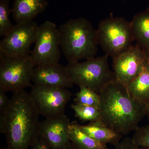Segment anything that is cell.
Here are the masks:
<instances>
[{
  "label": "cell",
  "instance_id": "obj_20",
  "mask_svg": "<svg viewBox=\"0 0 149 149\" xmlns=\"http://www.w3.org/2000/svg\"><path fill=\"white\" fill-rule=\"evenodd\" d=\"M10 0H0V37H3L13 28L10 16L12 9L10 8Z\"/></svg>",
  "mask_w": 149,
  "mask_h": 149
},
{
  "label": "cell",
  "instance_id": "obj_22",
  "mask_svg": "<svg viewBox=\"0 0 149 149\" xmlns=\"http://www.w3.org/2000/svg\"><path fill=\"white\" fill-rule=\"evenodd\" d=\"M113 149H140V147L137 146L132 138L125 137L122 139L116 145Z\"/></svg>",
  "mask_w": 149,
  "mask_h": 149
},
{
  "label": "cell",
  "instance_id": "obj_19",
  "mask_svg": "<svg viewBox=\"0 0 149 149\" xmlns=\"http://www.w3.org/2000/svg\"><path fill=\"white\" fill-rule=\"evenodd\" d=\"M75 104L96 107L100 109L101 97L100 94L85 87H80V91L74 99Z\"/></svg>",
  "mask_w": 149,
  "mask_h": 149
},
{
  "label": "cell",
  "instance_id": "obj_9",
  "mask_svg": "<svg viewBox=\"0 0 149 149\" xmlns=\"http://www.w3.org/2000/svg\"><path fill=\"white\" fill-rule=\"evenodd\" d=\"M39 26L35 21L17 23L0 42V54L10 57L30 54Z\"/></svg>",
  "mask_w": 149,
  "mask_h": 149
},
{
  "label": "cell",
  "instance_id": "obj_1",
  "mask_svg": "<svg viewBox=\"0 0 149 149\" xmlns=\"http://www.w3.org/2000/svg\"><path fill=\"white\" fill-rule=\"evenodd\" d=\"M8 109L0 115V133L8 149H29L39 137L40 122L37 108L24 90L13 92Z\"/></svg>",
  "mask_w": 149,
  "mask_h": 149
},
{
  "label": "cell",
  "instance_id": "obj_10",
  "mask_svg": "<svg viewBox=\"0 0 149 149\" xmlns=\"http://www.w3.org/2000/svg\"><path fill=\"white\" fill-rule=\"evenodd\" d=\"M113 59L115 80L126 86L148 63V54L137 45Z\"/></svg>",
  "mask_w": 149,
  "mask_h": 149
},
{
  "label": "cell",
  "instance_id": "obj_21",
  "mask_svg": "<svg viewBox=\"0 0 149 149\" xmlns=\"http://www.w3.org/2000/svg\"><path fill=\"white\" fill-rule=\"evenodd\" d=\"M132 139L139 147L149 148V125L139 127L135 131Z\"/></svg>",
  "mask_w": 149,
  "mask_h": 149
},
{
  "label": "cell",
  "instance_id": "obj_5",
  "mask_svg": "<svg viewBox=\"0 0 149 149\" xmlns=\"http://www.w3.org/2000/svg\"><path fill=\"white\" fill-rule=\"evenodd\" d=\"M99 45L105 54L113 58L133 45L134 37L131 22L120 17H110L99 23L97 29Z\"/></svg>",
  "mask_w": 149,
  "mask_h": 149
},
{
  "label": "cell",
  "instance_id": "obj_2",
  "mask_svg": "<svg viewBox=\"0 0 149 149\" xmlns=\"http://www.w3.org/2000/svg\"><path fill=\"white\" fill-rule=\"evenodd\" d=\"M100 95L102 123L123 136L139 128V123L146 115V104L133 97L126 86L115 80Z\"/></svg>",
  "mask_w": 149,
  "mask_h": 149
},
{
  "label": "cell",
  "instance_id": "obj_27",
  "mask_svg": "<svg viewBox=\"0 0 149 149\" xmlns=\"http://www.w3.org/2000/svg\"><path fill=\"white\" fill-rule=\"evenodd\" d=\"M140 149H149L148 147H140Z\"/></svg>",
  "mask_w": 149,
  "mask_h": 149
},
{
  "label": "cell",
  "instance_id": "obj_17",
  "mask_svg": "<svg viewBox=\"0 0 149 149\" xmlns=\"http://www.w3.org/2000/svg\"><path fill=\"white\" fill-rule=\"evenodd\" d=\"M68 134L70 142L79 149H109L107 145L96 141L84 133L75 121L70 122Z\"/></svg>",
  "mask_w": 149,
  "mask_h": 149
},
{
  "label": "cell",
  "instance_id": "obj_3",
  "mask_svg": "<svg viewBox=\"0 0 149 149\" xmlns=\"http://www.w3.org/2000/svg\"><path fill=\"white\" fill-rule=\"evenodd\" d=\"M59 29L61 52L68 63L95 57L99 44L97 29L88 19H71Z\"/></svg>",
  "mask_w": 149,
  "mask_h": 149
},
{
  "label": "cell",
  "instance_id": "obj_6",
  "mask_svg": "<svg viewBox=\"0 0 149 149\" xmlns=\"http://www.w3.org/2000/svg\"><path fill=\"white\" fill-rule=\"evenodd\" d=\"M35 67L30 54L10 57L0 54V89L13 93L31 86Z\"/></svg>",
  "mask_w": 149,
  "mask_h": 149
},
{
  "label": "cell",
  "instance_id": "obj_8",
  "mask_svg": "<svg viewBox=\"0 0 149 149\" xmlns=\"http://www.w3.org/2000/svg\"><path fill=\"white\" fill-rule=\"evenodd\" d=\"M29 94L39 114L46 118L65 114L72 96L66 88L35 84Z\"/></svg>",
  "mask_w": 149,
  "mask_h": 149
},
{
  "label": "cell",
  "instance_id": "obj_16",
  "mask_svg": "<svg viewBox=\"0 0 149 149\" xmlns=\"http://www.w3.org/2000/svg\"><path fill=\"white\" fill-rule=\"evenodd\" d=\"M131 95L138 101L146 104L149 100L148 63L141 73L126 86Z\"/></svg>",
  "mask_w": 149,
  "mask_h": 149
},
{
  "label": "cell",
  "instance_id": "obj_13",
  "mask_svg": "<svg viewBox=\"0 0 149 149\" xmlns=\"http://www.w3.org/2000/svg\"><path fill=\"white\" fill-rule=\"evenodd\" d=\"M46 0H15L12 13L17 23L33 21L47 8Z\"/></svg>",
  "mask_w": 149,
  "mask_h": 149
},
{
  "label": "cell",
  "instance_id": "obj_24",
  "mask_svg": "<svg viewBox=\"0 0 149 149\" xmlns=\"http://www.w3.org/2000/svg\"><path fill=\"white\" fill-rule=\"evenodd\" d=\"M29 149H51L44 139L39 136L31 145Z\"/></svg>",
  "mask_w": 149,
  "mask_h": 149
},
{
  "label": "cell",
  "instance_id": "obj_25",
  "mask_svg": "<svg viewBox=\"0 0 149 149\" xmlns=\"http://www.w3.org/2000/svg\"><path fill=\"white\" fill-rule=\"evenodd\" d=\"M65 149H79L77 146H75L73 143L70 142V143L68 144V146L66 147Z\"/></svg>",
  "mask_w": 149,
  "mask_h": 149
},
{
  "label": "cell",
  "instance_id": "obj_7",
  "mask_svg": "<svg viewBox=\"0 0 149 149\" xmlns=\"http://www.w3.org/2000/svg\"><path fill=\"white\" fill-rule=\"evenodd\" d=\"M34 44L30 55L35 66L58 63L61 54L60 37L54 23L47 20L39 26Z\"/></svg>",
  "mask_w": 149,
  "mask_h": 149
},
{
  "label": "cell",
  "instance_id": "obj_15",
  "mask_svg": "<svg viewBox=\"0 0 149 149\" xmlns=\"http://www.w3.org/2000/svg\"><path fill=\"white\" fill-rule=\"evenodd\" d=\"M136 45L149 53V10L137 14L131 22Z\"/></svg>",
  "mask_w": 149,
  "mask_h": 149
},
{
  "label": "cell",
  "instance_id": "obj_14",
  "mask_svg": "<svg viewBox=\"0 0 149 149\" xmlns=\"http://www.w3.org/2000/svg\"><path fill=\"white\" fill-rule=\"evenodd\" d=\"M78 126L84 133L102 143L115 146L121 140L123 135L104 125L100 120L90 122L87 125Z\"/></svg>",
  "mask_w": 149,
  "mask_h": 149
},
{
  "label": "cell",
  "instance_id": "obj_11",
  "mask_svg": "<svg viewBox=\"0 0 149 149\" xmlns=\"http://www.w3.org/2000/svg\"><path fill=\"white\" fill-rule=\"evenodd\" d=\"M70 121L65 114L46 118L40 122L39 136L51 149H65L70 142L68 128Z\"/></svg>",
  "mask_w": 149,
  "mask_h": 149
},
{
  "label": "cell",
  "instance_id": "obj_29",
  "mask_svg": "<svg viewBox=\"0 0 149 149\" xmlns=\"http://www.w3.org/2000/svg\"><path fill=\"white\" fill-rule=\"evenodd\" d=\"M1 149H8V148L7 147H6V148H1Z\"/></svg>",
  "mask_w": 149,
  "mask_h": 149
},
{
  "label": "cell",
  "instance_id": "obj_28",
  "mask_svg": "<svg viewBox=\"0 0 149 149\" xmlns=\"http://www.w3.org/2000/svg\"><path fill=\"white\" fill-rule=\"evenodd\" d=\"M148 63L149 65V53L148 54Z\"/></svg>",
  "mask_w": 149,
  "mask_h": 149
},
{
  "label": "cell",
  "instance_id": "obj_12",
  "mask_svg": "<svg viewBox=\"0 0 149 149\" xmlns=\"http://www.w3.org/2000/svg\"><path fill=\"white\" fill-rule=\"evenodd\" d=\"M32 81L35 85L66 89L74 85L67 66L58 63L35 66Z\"/></svg>",
  "mask_w": 149,
  "mask_h": 149
},
{
  "label": "cell",
  "instance_id": "obj_23",
  "mask_svg": "<svg viewBox=\"0 0 149 149\" xmlns=\"http://www.w3.org/2000/svg\"><path fill=\"white\" fill-rule=\"evenodd\" d=\"M6 92L0 89V115H2L8 109L10 99H9Z\"/></svg>",
  "mask_w": 149,
  "mask_h": 149
},
{
  "label": "cell",
  "instance_id": "obj_26",
  "mask_svg": "<svg viewBox=\"0 0 149 149\" xmlns=\"http://www.w3.org/2000/svg\"><path fill=\"white\" fill-rule=\"evenodd\" d=\"M146 115L148 116L149 119V100L146 104Z\"/></svg>",
  "mask_w": 149,
  "mask_h": 149
},
{
  "label": "cell",
  "instance_id": "obj_4",
  "mask_svg": "<svg viewBox=\"0 0 149 149\" xmlns=\"http://www.w3.org/2000/svg\"><path fill=\"white\" fill-rule=\"evenodd\" d=\"M108 57L105 54L83 62L68 63L66 66L74 85L90 88L100 94L115 80L113 72L110 69Z\"/></svg>",
  "mask_w": 149,
  "mask_h": 149
},
{
  "label": "cell",
  "instance_id": "obj_18",
  "mask_svg": "<svg viewBox=\"0 0 149 149\" xmlns=\"http://www.w3.org/2000/svg\"><path fill=\"white\" fill-rule=\"evenodd\" d=\"M71 108L75 117L80 120L92 122L100 120V109L96 107L74 103L71 105Z\"/></svg>",
  "mask_w": 149,
  "mask_h": 149
}]
</instances>
